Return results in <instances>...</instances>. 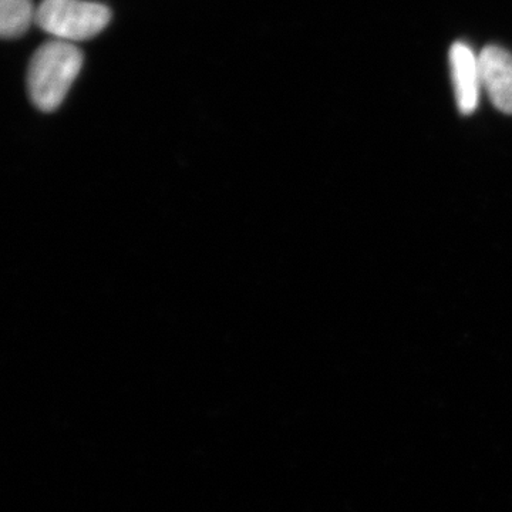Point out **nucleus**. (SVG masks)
<instances>
[{
	"instance_id": "39448f33",
	"label": "nucleus",
	"mask_w": 512,
	"mask_h": 512,
	"mask_svg": "<svg viewBox=\"0 0 512 512\" xmlns=\"http://www.w3.org/2000/svg\"><path fill=\"white\" fill-rule=\"evenodd\" d=\"M32 0H0V35L3 39H18L36 23Z\"/></svg>"
},
{
	"instance_id": "f03ea898",
	"label": "nucleus",
	"mask_w": 512,
	"mask_h": 512,
	"mask_svg": "<svg viewBox=\"0 0 512 512\" xmlns=\"http://www.w3.org/2000/svg\"><path fill=\"white\" fill-rule=\"evenodd\" d=\"M111 20L106 5L89 0H43L36 25L63 42H83L99 35Z\"/></svg>"
},
{
	"instance_id": "7ed1b4c3",
	"label": "nucleus",
	"mask_w": 512,
	"mask_h": 512,
	"mask_svg": "<svg viewBox=\"0 0 512 512\" xmlns=\"http://www.w3.org/2000/svg\"><path fill=\"white\" fill-rule=\"evenodd\" d=\"M450 70L458 110L466 116L473 114L483 90L480 57L467 43H454L450 49Z\"/></svg>"
},
{
	"instance_id": "f257e3e1",
	"label": "nucleus",
	"mask_w": 512,
	"mask_h": 512,
	"mask_svg": "<svg viewBox=\"0 0 512 512\" xmlns=\"http://www.w3.org/2000/svg\"><path fill=\"white\" fill-rule=\"evenodd\" d=\"M82 67V50L73 43H43L30 60L28 70V92L33 106L45 113L59 109Z\"/></svg>"
},
{
	"instance_id": "20e7f679",
	"label": "nucleus",
	"mask_w": 512,
	"mask_h": 512,
	"mask_svg": "<svg viewBox=\"0 0 512 512\" xmlns=\"http://www.w3.org/2000/svg\"><path fill=\"white\" fill-rule=\"evenodd\" d=\"M481 83L495 109L512 114V53L487 46L480 53Z\"/></svg>"
}]
</instances>
